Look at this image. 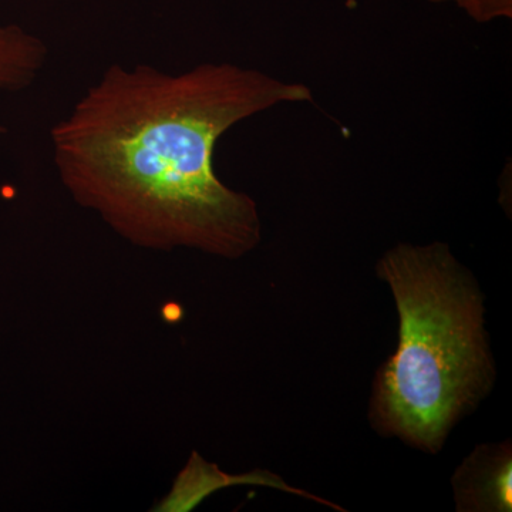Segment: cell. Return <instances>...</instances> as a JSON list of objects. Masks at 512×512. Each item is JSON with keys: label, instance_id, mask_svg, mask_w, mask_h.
Here are the masks:
<instances>
[{"label": "cell", "instance_id": "7a4b0ae2", "mask_svg": "<svg viewBox=\"0 0 512 512\" xmlns=\"http://www.w3.org/2000/svg\"><path fill=\"white\" fill-rule=\"evenodd\" d=\"M377 274L392 289L399 346L373 394L376 426L429 453L443 447L461 417L494 382L484 303L470 272L446 244H400Z\"/></svg>", "mask_w": 512, "mask_h": 512}, {"label": "cell", "instance_id": "5b68a950", "mask_svg": "<svg viewBox=\"0 0 512 512\" xmlns=\"http://www.w3.org/2000/svg\"><path fill=\"white\" fill-rule=\"evenodd\" d=\"M431 3H453L474 22L493 23L512 18V0H429Z\"/></svg>", "mask_w": 512, "mask_h": 512}, {"label": "cell", "instance_id": "277c9868", "mask_svg": "<svg viewBox=\"0 0 512 512\" xmlns=\"http://www.w3.org/2000/svg\"><path fill=\"white\" fill-rule=\"evenodd\" d=\"M49 49L39 37L16 25H0V90L22 92L36 82ZM5 127L0 124V136Z\"/></svg>", "mask_w": 512, "mask_h": 512}, {"label": "cell", "instance_id": "6da1fadb", "mask_svg": "<svg viewBox=\"0 0 512 512\" xmlns=\"http://www.w3.org/2000/svg\"><path fill=\"white\" fill-rule=\"evenodd\" d=\"M312 99L306 84L232 63L113 64L52 128L53 160L73 200L130 244L238 259L261 242V218L217 177L215 146L255 114Z\"/></svg>", "mask_w": 512, "mask_h": 512}, {"label": "cell", "instance_id": "3957f363", "mask_svg": "<svg viewBox=\"0 0 512 512\" xmlns=\"http://www.w3.org/2000/svg\"><path fill=\"white\" fill-rule=\"evenodd\" d=\"M510 446L477 448L454 478L461 510L510 512L512 507Z\"/></svg>", "mask_w": 512, "mask_h": 512}]
</instances>
